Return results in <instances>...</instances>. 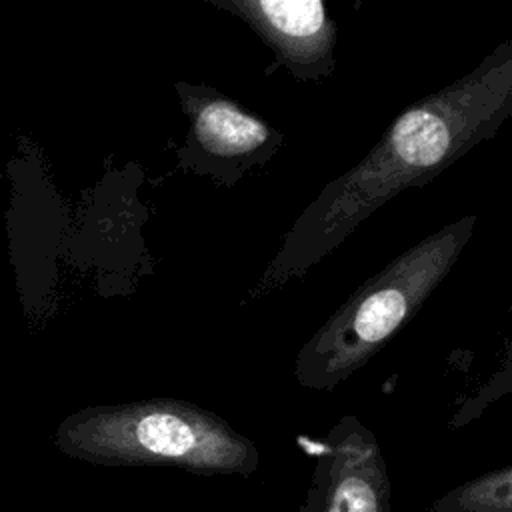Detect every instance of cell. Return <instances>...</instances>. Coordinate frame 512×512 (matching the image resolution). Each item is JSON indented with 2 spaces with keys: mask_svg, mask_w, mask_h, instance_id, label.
Returning a JSON list of instances; mask_svg holds the SVG:
<instances>
[{
  "mask_svg": "<svg viewBox=\"0 0 512 512\" xmlns=\"http://www.w3.org/2000/svg\"><path fill=\"white\" fill-rule=\"evenodd\" d=\"M474 226L476 216H460L364 280L298 350V384L332 392L372 360L448 276Z\"/></svg>",
  "mask_w": 512,
  "mask_h": 512,
  "instance_id": "cell-3",
  "label": "cell"
},
{
  "mask_svg": "<svg viewBox=\"0 0 512 512\" xmlns=\"http://www.w3.org/2000/svg\"><path fill=\"white\" fill-rule=\"evenodd\" d=\"M510 112L512 42L506 40L470 72L410 104L358 164L326 184L286 234L258 292L304 276L380 206L432 182L494 138Z\"/></svg>",
  "mask_w": 512,
  "mask_h": 512,
  "instance_id": "cell-1",
  "label": "cell"
},
{
  "mask_svg": "<svg viewBox=\"0 0 512 512\" xmlns=\"http://www.w3.org/2000/svg\"><path fill=\"white\" fill-rule=\"evenodd\" d=\"M56 448L94 466H160L202 476H252L258 446L226 418L182 398L86 406L54 432Z\"/></svg>",
  "mask_w": 512,
  "mask_h": 512,
  "instance_id": "cell-2",
  "label": "cell"
},
{
  "mask_svg": "<svg viewBox=\"0 0 512 512\" xmlns=\"http://www.w3.org/2000/svg\"><path fill=\"white\" fill-rule=\"evenodd\" d=\"M246 22L296 80L336 70V22L322 0H204Z\"/></svg>",
  "mask_w": 512,
  "mask_h": 512,
  "instance_id": "cell-6",
  "label": "cell"
},
{
  "mask_svg": "<svg viewBox=\"0 0 512 512\" xmlns=\"http://www.w3.org/2000/svg\"><path fill=\"white\" fill-rule=\"evenodd\" d=\"M188 132L178 166L234 186L246 172L266 164L284 144V134L250 114L212 86L176 82Z\"/></svg>",
  "mask_w": 512,
  "mask_h": 512,
  "instance_id": "cell-4",
  "label": "cell"
},
{
  "mask_svg": "<svg viewBox=\"0 0 512 512\" xmlns=\"http://www.w3.org/2000/svg\"><path fill=\"white\" fill-rule=\"evenodd\" d=\"M300 512H392V484L382 446L356 414L326 432Z\"/></svg>",
  "mask_w": 512,
  "mask_h": 512,
  "instance_id": "cell-5",
  "label": "cell"
},
{
  "mask_svg": "<svg viewBox=\"0 0 512 512\" xmlns=\"http://www.w3.org/2000/svg\"><path fill=\"white\" fill-rule=\"evenodd\" d=\"M428 512H512V466L458 484L434 500Z\"/></svg>",
  "mask_w": 512,
  "mask_h": 512,
  "instance_id": "cell-7",
  "label": "cell"
}]
</instances>
